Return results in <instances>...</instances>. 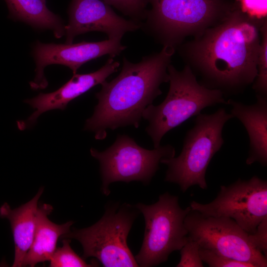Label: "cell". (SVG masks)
I'll return each instance as SVG.
<instances>
[{
    "instance_id": "6da1fadb",
    "label": "cell",
    "mask_w": 267,
    "mask_h": 267,
    "mask_svg": "<svg viewBox=\"0 0 267 267\" xmlns=\"http://www.w3.org/2000/svg\"><path fill=\"white\" fill-rule=\"evenodd\" d=\"M263 21L252 19L238 3L221 23L176 50L204 87L225 97L242 93L257 74Z\"/></svg>"
},
{
    "instance_id": "7a4b0ae2",
    "label": "cell",
    "mask_w": 267,
    "mask_h": 267,
    "mask_svg": "<svg viewBox=\"0 0 267 267\" xmlns=\"http://www.w3.org/2000/svg\"><path fill=\"white\" fill-rule=\"evenodd\" d=\"M176 49L163 46L159 52L143 57L138 63L123 58L121 71L110 82H103L95 93L98 103L84 129L102 140L107 130L132 126L138 128L145 109L162 93L160 86L169 82L168 67Z\"/></svg>"
},
{
    "instance_id": "3957f363",
    "label": "cell",
    "mask_w": 267,
    "mask_h": 267,
    "mask_svg": "<svg viewBox=\"0 0 267 267\" xmlns=\"http://www.w3.org/2000/svg\"><path fill=\"white\" fill-rule=\"evenodd\" d=\"M140 27L163 46L176 50L188 37H197L222 22L238 5L233 0H148Z\"/></svg>"
},
{
    "instance_id": "277c9868",
    "label": "cell",
    "mask_w": 267,
    "mask_h": 267,
    "mask_svg": "<svg viewBox=\"0 0 267 267\" xmlns=\"http://www.w3.org/2000/svg\"><path fill=\"white\" fill-rule=\"evenodd\" d=\"M167 71L170 87L166 98L158 105H149L142 113L148 122L145 131L154 148L160 145L169 131L200 114L204 108L227 104L222 93L201 85L188 66L178 70L170 64Z\"/></svg>"
},
{
    "instance_id": "5b68a950",
    "label": "cell",
    "mask_w": 267,
    "mask_h": 267,
    "mask_svg": "<svg viewBox=\"0 0 267 267\" xmlns=\"http://www.w3.org/2000/svg\"><path fill=\"white\" fill-rule=\"evenodd\" d=\"M233 118L224 108L196 116L193 126L185 133L179 155L161 161L168 166L165 180L177 184L183 192L194 185L206 189L207 168L224 142V125Z\"/></svg>"
},
{
    "instance_id": "8992f818",
    "label": "cell",
    "mask_w": 267,
    "mask_h": 267,
    "mask_svg": "<svg viewBox=\"0 0 267 267\" xmlns=\"http://www.w3.org/2000/svg\"><path fill=\"white\" fill-rule=\"evenodd\" d=\"M139 211L125 203L109 204L93 225L74 229L62 238L75 239L82 245L83 259L96 258L106 267H139L128 246L127 238Z\"/></svg>"
},
{
    "instance_id": "52a82bcc",
    "label": "cell",
    "mask_w": 267,
    "mask_h": 267,
    "mask_svg": "<svg viewBox=\"0 0 267 267\" xmlns=\"http://www.w3.org/2000/svg\"><path fill=\"white\" fill-rule=\"evenodd\" d=\"M135 206L142 213L145 226L141 247L134 258L139 267L158 266L187 241L184 222L191 208L182 209L178 196L168 192L160 195L153 204L138 203Z\"/></svg>"
},
{
    "instance_id": "ba28073f",
    "label": "cell",
    "mask_w": 267,
    "mask_h": 267,
    "mask_svg": "<svg viewBox=\"0 0 267 267\" xmlns=\"http://www.w3.org/2000/svg\"><path fill=\"white\" fill-rule=\"evenodd\" d=\"M90 152L99 163L101 191L108 196L112 182L139 181L148 184L159 169L161 161L175 157L176 151L169 144L152 150L145 149L123 134L118 135L113 144L105 150L91 148Z\"/></svg>"
},
{
    "instance_id": "9c48e42d",
    "label": "cell",
    "mask_w": 267,
    "mask_h": 267,
    "mask_svg": "<svg viewBox=\"0 0 267 267\" xmlns=\"http://www.w3.org/2000/svg\"><path fill=\"white\" fill-rule=\"evenodd\" d=\"M190 207L205 216L231 218L251 234L267 217V181L256 176L248 180L239 178L229 185H221L212 202L193 201Z\"/></svg>"
},
{
    "instance_id": "30bf717a",
    "label": "cell",
    "mask_w": 267,
    "mask_h": 267,
    "mask_svg": "<svg viewBox=\"0 0 267 267\" xmlns=\"http://www.w3.org/2000/svg\"><path fill=\"white\" fill-rule=\"evenodd\" d=\"M188 236L200 248L255 267H267V257L251 243L249 234L233 219L205 216L192 210L184 219Z\"/></svg>"
},
{
    "instance_id": "8fae6325",
    "label": "cell",
    "mask_w": 267,
    "mask_h": 267,
    "mask_svg": "<svg viewBox=\"0 0 267 267\" xmlns=\"http://www.w3.org/2000/svg\"><path fill=\"white\" fill-rule=\"evenodd\" d=\"M126 48L119 39L70 44H45L38 41L34 44L32 52L36 63V75L34 80L30 82V87L36 90L47 86L44 69L48 65L67 66L74 74L84 64L105 55L113 58Z\"/></svg>"
},
{
    "instance_id": "7c38bea8",
    "label": "cell",
    "mask_w": 267,
    "mask_h": 267,
    "mask_svg": "<svg viewBox=\"0 0 267 267\" xmlns=\"http://www.w3.org/2000/svg\"><path fill=\"white\" fill-rule=\"evenodd\" d=\"M68 14L65 44H72L77 36L92 31L104 33L109 39L121 40L127 32L140 27L139 23L118 15L102 0H71Z\"/></svg>"
},
{
    "instance_id": "4fadbf2b",
    "label": "cell",
    "mask_w": 267,
    "mask_h": 267,
    "mask_svg": "<svg viewBox=\"0 0 267 267\" xmlns=\"http://www.w3.org/2000/svg\"><path fill=\"white\" fill-rule=\"evenodd\" d=\"M120 63L109 58L105 64L96 71L86 74H74L70 80L57 90L49 93H41L25 102L34 110L26 120L18 121L20 130L31 128L38 117L48 111L64 110L72 100L86 92L92 88L101 84L111 74L117 71Z\"/></svg>"
},
{
    "instance_id": "5bb4252c",
    "label": "cell",
    "mask_w": 267,
    "mask_h": 267,
    "mask_svg": "<svg viewBox=\"0 0 267 267\" xmlns=\"http://www.w3.org/2000/svg\"><path fill=\"white\" fill-rule=\"evenodd\" d=\"M255 103L247 105L228 99L230 114L236 118L245 128L249 139L247 165L255 162L267 166V97L256 96Z\"/></svg>"
},
{
    "instance_id": "9a60e30c",
    "label": "cell",
    "mask_w": 267,
    "mask_h": 267,
    "mask_svg": "<svg viewBox=\"0 0 267 267\" xmlns=\"http://www.w3.org/2000/svg\"><path fill=\"white\" fill-rule=\"evenodd\" d=\"M43 192L39 189L29 202L12 209L4 203L0 208V217L9 221L14 240L15 252L12 267H23L25 257L30 248L35 235L38 201Z\"/></svg>"
},
{
    "instance_id": "2e32d148",
    "label": "cell",
    "mask_w": 267,
    "mask_h": 267,
    "mask_svg": "<svg viewBox=\"0 0 267 267\" xmlns=\"http://www.w3.org/2000/svg\"><path fill=\"white\" fill-rule=\"evenodd\" d=\"M52 210V207L49 204L38 206L34 239L23 266L33 267L38 263L49 261L56 249L58 239L70 231L73 222L58 224L48 219V215Z\"/></svg>"
},
{
    "instance_id": "e0dca14e",
    "label": "cell",
    "mask_w": 267,
    "mask_h": 267,
    "mask_svg": "<svg viewBox=\"0 0 267 267\" xmlns=\"http://www.w3.org/2000/svg\"><path fill=\"white\" fill-rule=\"evenodd\" d=\"M8 10V18L24 22L38 30H49L60 39L65 35L62 18L47 7L42 0H4Z\"/></svg>"
},
{
    "instance_id": "ac0fdd59",
    "label": "cell",
    "mask_w": 267,
    "mask_h": 267,
    "mask_svg": "<svg viewBox=\"0 0 267 267\" xmlns=\"http://www.w3.org/2000/svg\"><path fill=\"white\" fill-rule=\"evenodd\" d=\"M260 31L257 74L252 85L256 96L267 97V21L263 24Z\"/></svg>"
},
{
    "instance_id": "d6986e66",
    "label": "cell",
    "mask_w": 267,
    "mask_h": 267,
    "mask_svg": "<svg viewBox=\"0 0 267 267\" xmlns=\"http://www.w3.org/2000/svg\"><path fill=\"white\" fill-rule=\"evenodd\" d=\"M70 240L64 238L62 247L56 248L49 262L51 267H88L96 266L94 264H88L84 259L78 256L72 249Z\"/></svg>"
},
{
    "instance_id": "ffe728a7",
    "label": "cell",
    "mask_w": 267,
    "mask_h": 267,
    "mask_svg": "<svg viewBox=\"0 0 267 267\" xmlns=\"http://www.w3.org/2000/svg\"><path fill=\"white\" fill-rule=\"evenodd\" d=\"M102 0L140 24L145 18L148 0Z\"/></svg>"
},
{
    "instance_id": "44dd1931",
    "label": "cell",
    "mask_w": 267,
    "mask_h": 267,
    "mask_svg": "<svg viewBox=\"0 0 267 267\" xmlns=\"http://www.w3.org/2000/svg\"><path fill=\"white\" fill-rule=\"evenodd\" d=\"M199 254L203 262L210 267H255L250 263L221 255L200 247Z\"/></svg>"
},
{
    "instance_id": "7402d4cb",
    "label": "cell",
    "mask_w": 267,
    "mask_h": 267,
    "mask_svg": "<svg viewBox=\"0 0 267 267\" xmlns=\"http://www.w3.org/2000/svg\"><path fill=\"white\" fill-rule=\"evenodd\" d=\"M199 249V244L188 236L187 241L179 250L180 260L176 267H203Z\"/></svg>"
},
{
    "instance_id": "603a6c76",
    "label": "cell",
    "mask_w": 267,
    "mask_h": 267,
    "mask_svg": "<svg viewBox=\"0 0 267 267\" xmlns=\"http://www.w3.org/2000/svg\"><path fill=\"white\" fill-rule=\"evenodd\" d=\"M238 3L240 10L250 18L267 20V0H240Z\"/></svg>"
},
{
    "instance_id": "cb8c5ba5",
    "label": "cell",
    "mask_w": 267,
    "mask_h": 267,
    "mask_svg": "<svg viewBox=\"0 0 267 267\" xmlns=\"http://www.w3.org/2000/svg\"><path fill=\"white\" fill-rule=\"evenodd\" d=\"M253 246L267 257V217L258 224L255 231L249 234Z\"/></svg>"
},
{
    "instance_id": "d4e9b609",
    "label": "cell",
    "mask_w": 267,
    "mask_h": 267,
    "mask_svg": "<svg viewBox=\"0 0 267 267\" xmlns=\"http://www.w3.org/2000/svg\"><path fill=\"white\" fill-rule=\"evenodd\" d=\"M43 0V1L44 2V3H46V0Z\"/></svg>"
},
{
    "instance_id": "484cf974",
    "label": "cell",
    "mask_w": 267,
    "mask_h": 267,
    "mask_svg": "<svg viewBox=\"0 0 267 267\" xmlns=\"http://www.w3.org/2000/svg\"><path fill=\"white\" fill-rule=\"evenodd\" d=\"M240 0H235V1L238 2Z\"/></svg>"
}]
</instances>
